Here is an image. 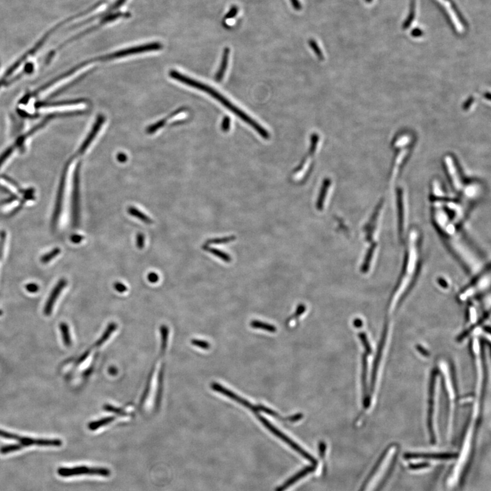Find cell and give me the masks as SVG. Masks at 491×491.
Returning <instances> with one entry per match:
<instances>
[{"instance_id": "7402d4cb", "label": "cell", "mask_w": 491, "mask_h": 491, "mask_svg": "<svg viewBox=\"0 0 491 491\" xmlns=\"http://www.w3.org/2000/svg\"><path fill=\"white\" fill-rule=\"evenodd\" d=\"M183 111L184 110L183 109H179V110L176 111L175 112L171 113V115H169V116L167 117H166L165 119H162V120L158 121V122L155 123V124L149 126L146 130L147 133H148V134H153V133L156 132V131L159 130V129L161 128L162 126H164V125H165V123L167 122L168 119L171 118V117L175 116V115L183 112Z\"/></svg>"}, {"instance_id": "e0dca14e", "label": "cell", "mask_w": 491, "mask_h": 491, "mask_svg": "<svg viewBox=\"0 0 491 491\" xmlns=\"http://www.w3.org/2000/svg\"><path fill=\"white\" fill-rule=\"evenodd\" d=\"M23 447L36 445L39 446H61L62 441L60 439H32L29 437H21L19 440Z\"/></svg>"}, {"instance_id": "52a82bcc", "label": "cell", "mask_w": 491, "mask_h": 491, "mask_svg": "<svg viewBox=\"0 0 491 491\" xmlns=\"http://www.w3.org/2000/svg\"><path fill=\"white\" fill-rule=\"evenodd\" d=\"M490 269H483L480 273L475 276V279L466 287L463 289L460 296L466 298L478 294L486 291L490 287Z\"/></svg>"}, {"instance_id": "9a60e30c", "label": "cell", "mask_w": 491, "mask_h": 491, "mask_svg": "<svg viewBox=\"0 0 491 491\" xmlns=\"http://www.w3.org/2000/svg\"><path fill=\"white\" fill-rule=\"evenodd\" d=\"M105 117L103 116V115H100L98 116L97 120L95 125H94L93 128H92L91 132L89 133L87 138H86L85 141H84L83 144H82L81 147H80L79 150H78L77 153L79 154V156L82 155L84 154V152L87 150L89 146H91L92 142L95 140L96 136L101 130L102 125L105 122Z\"/></svg>"}, {"instance_id": "836d02e7", "label": "cell", "mask_w": 491, "mask_h": 491, "mask_svg": "<svg viewBox=\"0 0 491 491\" xmlns=\"http://www.w3.org/2000/svg\"><path fill=\"white\" fill-rule=\"evenodd\" d=\"M306 307L304 306V304H300L297 306L296 312L293 315L292 318L289 320V322L293 320V319L298 318V316H300L301 315L304 314L305 310H306Z\"/></svg>"}, {"instance_id": "f35d334b", "label": "cell", "mask_w": 491, "mask_h": 491, "mask_svg": "<svg viewBox=\"0 0 491 491\" xmlns=\"http://www.w3.org/2000/svg\"><path fill=\"white\" fill-rule=\"evenodd\" d=\"M25 289L29 293H36L39 290V287L36 283H29L25 286Z\"/></svg>"}, {"instance_id": "44dd1931", "label": "cell", "mask_w": 491, "mask_h": 491, "mask_svg": "<svg viewBox=\"0 0 491 491\" xmlns=\"http://www.w3.org/2000/svg\"><path fill=\"white\" fill-rule=\"evenodd\" d=\"M331 185V181L330 179H325L323 183L322 189L320 190V195L318 201H317L316 207L318 210L322 211L324 208L325 199H326L327 193Z\"/></svg>"}, {"instance_id": "d4e9b609", "label": "cell", "mask_w": 491, "mask_h": 491, "mask_svg": "<svg viewBox=\"0 0 491 491\" xmlns=\"http://www.w3.org/2000/svg\"><path fill=\"white\" fill-rule=\"evenodd\" d=\"M250 326L252 328H255V329H260L265 330V331H269L271 332H275L277 331V328L273 325L266 324V323L259 322V321L254 320L250 323Z\"/></svg>"}, {"instance_id": "4fadbf2b", "label": "cell", "mask_w": 491, "mask_h": 491, "mask_svg": "<svg viewBox=\"0 0 491 491\" xmlns=\"http://www.w3.org/2000/svg\"><path fill=\"white\" fill-rule=\"evenodd\" d=\"M379 251V244H369L366 248L365 255L364 256L363 262L361 266V271L365 275L371 273L377 261V255Z\"/></svg>"}, {"instance_id": "7bdbcfd3", "label": "cell", "mask_w": 491, "mask_h": 491, "mask_svg": "<svg viewBox=\"0 0 491 491\" xmlns=\"http://www.w3.org/2000/svg\"><path fill=\"white\" fill-rule=\"evenodd\" d=\"M238 9L236 7H233L231 9L230 11L229 12L228 15H226L227 19L233 18V17H236L237 14H238Z\"/></svg>"}, {"instance_id": "2e32d148", "label": "cell", "mask_w": 491, "mask_h": 491, "mask_svg": "<svg viewBox=\"0 0 491 491\" xmlns=\"http://www.w3.org/2000/svg\"><path fill=\"white\" fill-rule=\"evenodd\" d=\"M67 285V281L66 279H62L58 281L57 283L56 287L53 289L52 293H51L50 296L49 297L48 301H47L46 307L44 309V314L46 316H50L52 314L53 308L55 303H56L57 299L62 293V290H63L64 287Z\"/></svg>"}, {"instance_id": "ab89813d", "label": "cell", "mask_w": 491, "mask_h": 491, "mask_svg": "<svg viewBox=\"0 0 491 491\" xmlns=\"http://www.w3.org/2000/svg\"><path fill=\"white\" fill-rule=\"evenodd\" d=\"M83 239L84 237L79 234H73L70 237V241L74 244H79L80 242L83 241Z\"/></svg>"}, {"instance_id": "5b68a950", "label": "cell", "mask_w": 491, "mask_h": 491, "mask_svg": "<svg viewBox=\"0 0 491 491\" xmlns=\"http://www.w3.org/2000/svg\"><path fill=\"white\" fill-rule=\"evenodd\" d=\"M384 204L385 202L383 200L378 203L377 206L375 207L371 218L368 221L365 228H364L365 241L368 245L378 243L377 242L378 241L377 237L379 236V230H380L381 220H382L383 210H384Z\"/></svg>"}, {"instance_id": "ffe728a7", "label": "cell", "mask_w": 491, "mask_h": 491, "mask_svg": "<svg viewBox=\"0 0 491 491\" xmlns=\"http://www.w3.org/2000/svg\"><path fill=\"white\" fill-rule=\"evenodd\" d=\"M230 54V49H229L228 48L225 49L224 51H223L222 62H221L220 67L219 68L218 72H217L216 74V77H215V79H216L217 81L219 82L222 81L223 77H224L227 68H228Z\"/></svg>"}, {"instance_id": "8d00e7d4", "label": "cell", "mask_w": 491, "mask_h": 491, "mask_svg": "<svg viewBox=\"0 0 491 491\" xmlns=\"http://www.w3.org/2000/svg\"><path fill=\"white\" fill-rule=\"evenodd\" d=\"M360 337H361V340L362 341H363L364 346H365V347L367 348V351L369 352V353H371L372 349L371 348V346H370V344L369 342H368L367 336H366V334L364 333V332H362L361 334H360Z\"/></svg>"}, {"instance_id": "d590c367", "label": "cell", "mask_w": 491, "mask_h": 491, "mask_svg": "<svg viewBox=\"0 0 491 491\" xmlns=\"http://www.w3.org/2000/svg\"><path fill=\"white\" fill-rule=\"evenodd\" d=\"M113 287L119 293H124L127 291V287L126 285L120 283V282H115L114 284H113Z\"/></svg>"}, {"instance_id": "1f68e13d", "label": "cell", "mask_w": 491, "mask_h": 491, "mask_svg": "<svg viewBox=\"0 0 491 491\" xmlns=\"http://www.w3.org/2000/svg\"><path fill=\"white\" fill-rule=\"evenodd\" d=\"M136 244L139 249L144 248L145 245V236L142 233H139L136 237Z\"/></svg>"}, {"instance_id": "7c38bea8", "label": "cell", "mask_w": 491, "mask_h": 491, "mask_svg": "<svg viewBox=\"0 0 491 491\" xmlns=\"http://www.w3.org/2000/svg\"><path fill=\"white\" fill-rule=\"evenodd\" d=\"M70 162V161L68 162L66 164L65 168H64L61 180H60V186H59L56 205H55L54 214H53L52 217V225L54 228H56L57 224H58L59 218H60V214H61L62 204H63L64 191H65L66 176H67V172L68 167H69Z\"/></svg>"}, {"instance_id": "3957f363", "label": "cell", "mask_w": 491, "mask_h": 491, "mask_svg": "<svg viewBox=\"0 0 491 491\" xmlns=\"http://www.w3.org/2000/svg\"><path fill=\"white\" fill-rule=\"evenodd\" d=\"M169 75L172 79L177 80V81L185 83L186 85L196 88V89H198L199 91L205 92V93L208 94L211 97H212L214 99L220 102L229 110L232 111L237 116L239 117L242 120L247 123L248 124H249L250 126L255 129L262 138L265 139V140H269L270 139L269 132L265 128H263L259 124H258L257 122H255L251 117L248 116L246 113L240 110L239 108L235 106L234 105H233V103H231L226 97H223L218 92L215 91L214 88L211 87L210 86L205 85L204 83H201V82L196 81V80L191 79V78L188 77V76L184 75V74L178 72L177 70H171L169 72Z\"/></svg>"}, {"instance_id": "8992f818", "label": "cell", "mask_w": 491, "mask_h": 491, "mask_svg": "<svg viewBox=\"0 0 491 491\" xmlns=\"http://www.w3.org/2000/svg\"><path fill=\"white\" fill-rule=\"evenodd\" d=\"M404 189H399L397 193V225L400 239L406 240L408 231V203L407 201L406 193Z\"/></svg>"}, {"instance_id": "484cf974", "label": "cell", "mask_w": 491, "mask_h": 491, "mask_svg": "<svg viewBox=\"0 0 491 491\" xmlns=\"http://www.w3.org/2000/svg\"><path fill=\"white\" fill-rule=\"evenodd\" d=\"M60 328L61 330L64 345L66 347H69L71 345V339H70L69 328H68V325L66 323L62 322L60 325Z\"/></svg>"}, {"instance_id": "5bb4252c", "label": "cell", "mask_w": 491, "mask_h": 491, "mask_svg": "<svg viewBox=\"0 0 491 491\" xmlns=\"http://www.w3.org/2000/svg\"><path fill=\"white\" fill-rule=\"evenodd\" d=\"M432 379L430 381V394H429V406H428V430H429V433L430 436V440H431L432 443H435L436 441V437L435 431H434L433 428V412H434V397H435V375L433 374L432 375Z\"/></svg>"}, {"instance_id": "ee69618b", "label": "cell", "mask_w": 491, "mask_h": 491, "mask_svg": "<svg viewBox=\"0 0 491 491\" xmlns=\"http://www.w3.org/2000/svg\"><path fill=\"white\" fill-rule=\"evenodd\" d=\"M291 3L292 4L293 9L296 10V11H300L302 9V5L299 0H291Z\"/></svg>"}, {"instance_id": "277c9868", "label": "cell", "mask_w": 491, "mask_h": 491, "mask_svg": "<svg viewBox=\"0 0 491 491\" xmlns=\"http://www.w3.org/2000/svg\"><path fill=\"white\" fill-rule=\"evenodd\" d=\"M393 447L389 448L381 456L367 477L361 491H381L384 486L396 463V455Z\"/></svg>"}, {"instance_id": "74e56055", "label": "cell", "mask_w": 491, "mask_h": 491, "mask_svg": "<svg viewBox=\"0 0 491 491\" xmlns=\"http://www.w3.org/2000/svg\"><path fill=\"white\" fill-rule=\"evenodd\" d=\"M6 237H7V235H6V233L3 231V232H2L1 236H0V259H1V257H3L4 248H5Z\"/></svg>"}, {"instance_id": "f546056e", "label": "cell", "mask_w": 491, "mask_h": 491, "mask_svg": "<svg viewBox=\"0 0 491 491\" xmlns=\"http://www.w3.org/2000/svg\"><path fill=\"white\" fill-rule=\"evenodd\" d=\"M236 237L235 236H230V237H225V238H214V239H211L207 240L206 242L207 245L209 244H226L229 243V242L234 241L236 240Z\"/></svg>"}, {"instance_id": "8fae6325", "label": "cell", "mask_w": 491, "mask_h": 491, "mask_svg": "<svg viewBox=\"0 0 491 491\" xmlns=\"http://www.w3.org/2000/svg\"><path fill=\"white\" fill-rule=\"evenodd\" d=\"M80 162L76 166L73 177L72 193V222L74 228L79 226L80 222Z\"/></svg>"}, {"instance_id": "cb8c5ba5", "label": "cell", "mask_w": 491, "mask_h": 491, "mask_svg": "<svg viewBox=\"0 0 491 491\" xmlns=\"http://www.w3.org/2000/svg\"><path fill=\"white\" fill-rule=\"evenodd\" d=\"M128 214L131 215V216L136 217V218L139 219L142 222L146 223L147 225H151L153 223V220H152L150 217L147 216L144 213L141 212L136 207L133 206H130L128 208Z\"/></svg>"}, {"instance_id": "4dcf8cb0", "label": "cell", "mask_w": 491, "mask_h": 491, "mask_svg": "<svg viewBox=\"0 0 491 491\" xmlns=\"http://www.w3.org/2000/svg\"><path fill=\"white\" fill-rule=\"evenodd\" d=\"M308 43L309 46H310V48L313 49L314 52L316 53V54L317 56H318L319 59H320V60H323V59H324V55H323V53L322 51H321L320 47L318 46V43H317L314 40H309Z\"/></svg>"}, {"instance_id": "30bf717a", "label": "cell", "mask_w": 491, "mask_h": 491, "mask_svg": "<svg viewBox=\"0 0 491 491\" xmlns=\"http://www.w3.org/2000/svg\"><path fill=\"white\" fill-rule=\"evenodd\" d=\"M162 48V46L160 42H152L150 43V44H144V46L133 47V48L117 51V52L111 53L110 54L101 56V61H109V60L124 58V57L131 56V55L141 54V53L144 52H154V51L160 50Z\"/></svg>"}, {"instance_id": "ac0fdd59", "label": "cell", "mask_w": 491, "mask_h": 491, "mask_svg": "<svg viewBox=\"0 0 491 491\" xmlns=\"http://www.w3.org/2000/svg\"><path fill=\"white\" fill-rule=\"evenodd\" d=\"M457 454H408L406 459L451 460L457 458Z\"/></svg>"}, {"instance_id": "d6986e66", "label": "cell", "mask_w": 491, "mask_h": 491, "mask_svg": "<svg viewBox=\"0 0 491 491\" xmlns=\"http://www.w3.org/2000/svg\"><path fill=\"white\" fill-rule=\"evenodd\" d=\"M316 470V465L314 466H308L305 467L302 470L299 471L296 474L293 475L291 478H289L288 480L286 481L284 484H282V486H280L279 488L277 489V491H284L288 488L289 486L291 485L294 484V483L297 482L300 479L304 478V476L308 475V473L313 472Z\"/></svg>"}, {"instance_id": "603a6c76", "label": "cell", "mask_w": 491, "mask_h": 491, "mask_svg": "<svg viewBox=\"0 0 491 491\" xmlns=\"http://www.w3.org/2000/svg\"><path fill=\"white\" fill-rule=\"evenodd\" d=\"M203 249L216 256V257L222 260V261H226V263H230L232 261V257H230V255H229L226 252H222V250L216 249V248H211L209 245H207V244L203 245Z\"/></svg>"}, {"instance_id": "f1b7e54d", "label": "cell", "mask_w": 491, "mask_h": 491, "mask_svg": "<svg viewBox=\"0 0 491 491\" xmlns=\"http://www.w3.org/2000/svg\"><path fill=\"white\" fill-rule=\"evenodd\" d=\"M24 447L21 443L3 446L0 449V453L3 454V455H7V454L13 453V452L20 451Z\"/></svg>"}, {"instance_id": "f6af8a7d", "label": "cell", "mask_w": 491, "mask_h": 491, "mask_svg": "<svg viewBox=\"0 0 491 491\" xmlns=\"http://www.w3.org/2000/svg\"><path fill=\"white\" fill-rule=\"evenodd\" d=\"M117 160L120 162H125L127 160V156L126 154L123 153H119L117 156Z\"/></svg>"}, {"instance_id": "b9f144b4", "label": "cell", "mask_w": 491, "mask_h": 491, "mask_svg": "<svg viewBox=\"0 0 491 491\" xmlns=\"http://www.w3.org/2000/svg\"><path fill=\"white\" fill-rule=\"evenodd\" d=\"M193 343H194V345L198 346V347L203 348V349H208L210 347V345H209L208 343L204 341H200V340H193Z\"/></svg>"}, {"instance_id": "4316f807", "label": "cell", "mask_w": 491, "mask_h": 491, "mask_svg": "<svg viewBox=\"0 0 491 491\" xmlns=\"http://www.w3.org/2000/svg\"><path fill=\"white\" fill-rule=\"evenodd\" d=\"M363 394H364V400H365V402L366 399H367V359L365 355H364L363 356Z\"/></svg>"}, {"instance_id": "bcb514c9", "label": "cell", "mask_w": 491, "mask_h": 491, "mask_svg": "<svg viewBox=\"0 0 491 491\" xmlns=\"http://www.w3.org/2000/svg\"><path fill=\"white\" fill-rule=\"evenodd\" d=\"M3 311L2 310H0V316H3Z\"/></svg>"}, {"instance_id": "ba28073f", "label": "cell", "mask_w": 491, "mask_h": 491, "mask_svg": "<svg viewBox=\"0 0 491 491\" xmlns=\"http://www.w3.org/2000/svg\"><path fill=\"white\" fill-rule=\"evenodd\" d=\"M58 474L62 477H72L76 475H99V476L108 478L111 474L110 469L106 467H89L87 466H79L66 468L62 467L58 470Z\"/></svg>"}, {"instance_id": "83f0119b", "label": "cell", "mask_w": 491, "mask_h": 491, "mask_svg": "<svg viewBox=\"0 0 491 491\" xmlns=\"http://www.w3.org/2000/svg\"><path fill=\"white\" fill-rule=\"evenodd\" d=\"M60 252H61V250L60 248H55L52 251L42 256V258H41V262L44 264L48 263L49 262L52 261L54 258H56Z\"/></svg>"}, {"instance_id": "7a4b0ae2", "label": "cell", "mask_w": 491, "mask_h": 491, "mask_svg": "<svg viewBox=\"0 0 491 491\" xmlns=\"http://www.w3.org/2000/svg\"><path fill=\"white\" fill-rule=\"evenodd\" d=\"M406 240L404 265L389 301L390 310L397 308L408 295L417 279L421 267L422 238L420 231L412 229L407 234Z\"/></svg>"}, {"instance_id": "d6a6232c", "label": "cell", "mask_w": 491, "mask_h": 491, "mask_svg": "<svg viewBox=\"0 0 491 491\" xmlns=\"http://www.w3.org/2000/svg\"><path fill=\"white\" fill-rule=\"evenodd\" d=\"M0 437L6 438V439L15 440H19L21 437L20 436L15 435V434L8 433V432L4 431L3 430H0Z\"/></svg>"}, {"instance_id": "9c48e42d", "label": "cell", "mask_w": 491, "mask_h": 491, "mask_svg": "<svg viewBox=\"0 0 491 491\" xmlns=\"http://www.w3.org/2000/svg\"><path fill=\"white\" fill-rule=\"evenodd\" d=\"M256 416H257L258 419L260 420V422H262L263 425L265 426V427L271 432V433H273L274 435L277 436V437L279 438L280 439H281L282 441H284L285 443L287 444V445L290 446L291 449L294 450V451H296L297 453L300 454V455L302 456L305 459L308 460V461H310V462L314 463V465L316 464V460L312 456L309 455L307 452L304 451V450H303L300 446H299L297 443H295L293 440H291L290 438H289L287 435H285L284 433H282L281 430H278L275 426H273V424L270 423V422L267 421L265 418H263V416H260L259 414H256Z\"/></svg>"}, {"instance_id": "60d3db41", "label": "cell", "mask_w": 491, "mask_h": 491, "mask_svg": "<svg viewBox=\"0 0 491 491\" xmlns=\"http://www.w3.org/2000/svg\"><path fill=\"white\" fill-rule=\"evenodd\" d=\"M148 281L151 283H156L159 281V276L156 273H150L148 275Z\"/></svg>"}, {"instance_id": "e575fe53", "label": "cell", "mask_w": 491, "mask_h": 491, "mask_svg": "<svg viewBox=\"0 0 491 491\" xmlns=\"http://www.w3.org/2000/svg\"><path fill=\"white\" fill-rule=\"evenodd\" d=\"M231 127V119L230 117H226L223 119L222 125H221V128L224 132H228L230 130Z\"/></svg>"}, {"instance_id": "6da1fadb", "label": "cell", "mask_w": 491, "mask_h": 491, "mask_svg": "<svg viewBox=\"0 0 491 491\" xmlns=\"http://www.w3.org/2000/svg\"><path fill=\"white\" fill-rule=\"evenodd\" d=\"M432 218L436 229L454 255L469 275L475 276L484 267L482 257L471 247L461 230L437 201H432Z\"/></svg>"}]
</instances>
